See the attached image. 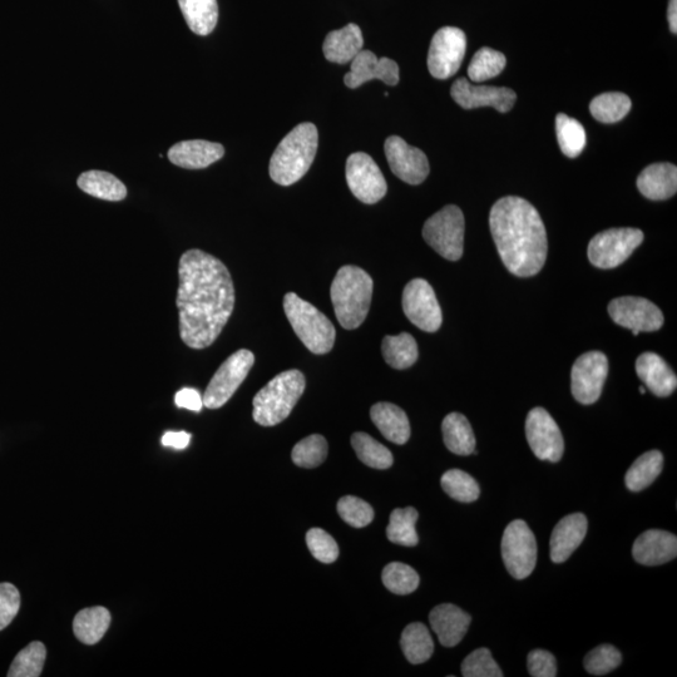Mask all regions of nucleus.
Wrapping results in <instances>:
<instances>
[{
    "label": "nucleus",
    "mask_w": 677,
    "mask_h": 677,
    "mask_svg": "<svg viewBox=\"0 0 677 677\" xmlns=\"http://www.w3.org/2000/svg\"><path fill=\"white\" fill-rule=\"evenodd\" d=\"M177 309L180 336L191 349L211 347L235 308V286L229 269L207 252L192 249L181 256Z\"/></svg>",
    "instance_id": "f257e3e1"
},
{
    "label": "nucleus",
    "mask_w": 677,
    "mask_h": 677,
    "mask_svg": "<svg viewBox=\"0 0 677 677\" xmlns=\"http://www.w3.org/2000/svg\"><path fill=\"white\" fill-rule=\"evenodd\" d=\"M489 226L504 266L520 278L535 276L545 266L548 241L540 212L521 197L507 196L493 205Z\"/></svg>",
    "instance_id": "f03ea898"
},
{
    "label": "nucleus",
    "mask_w": 677,
    "mask_h": 677,
    "mask_svg": "<svg viewBox=\"0 0 677 677\" xmlns=\"http://www.w3.org/2000/svg\"><path fill=\"white\" fill-rule=\"evenodd\" d=\"M319 133L313 123H300L284 137L270 160V176L280 186H291L310 170L318 151Z\"/></svg>",
    "instance_id": "7ed1b4c3"
},
{
    "label": "nucleus",
    "mask_w": 677,
    "mask_h": 677,
    "mask_svg": "<svg viewBox=\"0 0 677 677\" xmlns=\"http://www.w3.org/2000/svg\"><path fill=\"white\" fill-rule=\"evenodd\" d=\"M373 288V279L358 266H343L336 273L330 296L336 319L344 329H358L367 319Z\"/></svg>",
    "instance_id": "20e7f679"
},
{
    "label": "nucleus",
    "mask_w": 677,
    "mask_h": 677,
    "mask_svg": "<svg viewBox=\"0 0 677 677\" xmlns=\"http://www.w3.org/2000/svg\"><path fill=\"white\" fill-rule=\"evenodd\" d=\"M306 380L299 370H286L265 385L255 395L252 417L263 427L278 426L289 417L301 395L304 394Z\"/></svg>",
    "instance_id": "39448f33"
},
{
    "label": "nucleus",
    "mask_w": 677,
    "mask_h": 677,
    "mask_svg": "<svg viewBox=\"0 0 677 677\" xmlns=\"http://www.w3.org/2000/svg\"><path fill=\"white\" fill-rule=\"evenodd\" d=\"M284 311L295 334L311 353L323 355L331 352L336 330L321 311L294 293L285 295Z\"/></svg>",
    "instance_id": "423d86ee"
},
{
    "label": "nucleus",
    "mask_w": 677,
    "mask_h": 677,
    "mask_svg": "<svg viewBox=\"0 0 677 677\" xmlns=\"http://www.w3.org/2000/svg\"><path fill=\"white\" fill-rule=\"evenodd\" d=\"M423 237L442 258L458 261L463 255L464 215L458 206L448 205L426 221Z\"/></svg>",
    "instance_id": "0eeeda50"
},
{
    "label": "nucleus",
    "mask_w": 677,
    "mask_h": 677,
    "mask_svg": "<svg viewBox=\"0 0 677 677\" xmlns=\"http://www.w3.org/2000/svg\"><path fill=\"white\" fill-rule=\"evenodd\" d=\"M644 241V232L632 227L600 232L588 245V259L599 269H615L630 258Z\"/></svg>",
    "instance_id": "6e6552de"
},
{
    "label": "nucleus",
    "mask_w": 677,
    "mask_h": 677,
    "mask_svg": "<svg viewBox=\"0 0 677 677\" xmlns=\"http://www.w3.org/2000/svg\"><path fill=\"white\" fill-rule=\"evenodd\" d=\"M501 550L504 565L516 580H525L535 570L536 537L525 521L516 520L507 526L502 537Z\"/></svg>",
    "instance_id": "1a4fd4ad"
},
{
    "label": "nucleus",
    "mask_w": 677,
    "mask_h": 677,
    "mask_svg": "<svg viewBox=\"0 0 677 677\" xmlns=\"http://www.w3.org/2000/svg\"><path fill=\"white\" fill-rule=\"evenodd\" d=\"M254 364L255 355L250 350L241 349L230 355L207 385L204 397H202L204 407L209 409L224 407L244 383Z\"/></svg>",
    "instance_id": "9d476101"
},
{
    "label": "nucleus",
    "mask_w": 677,
    "mask_h": 677,
    "mask_svg": "<svg viewBox=\"0 0 677 677\" xmlns=\"http://www.w3.org/2000/svg\"><path fill=\"white\" fill-rule=\"evenodd\" d=\"M467 37L462 29L444 27L434 34L428 53V69L437 79L454 76L462 66Z\"/></svg>",
    "instance_id": "9b49d317"
},
{
    "label": "nucleus",
    "mask_w": 677,
    "mask_h": 677,
    "mask_svg": "<svg viewBox=\"0 0 677 677\" xmlns=\"http://www.w3.org/2000/svg\"><path fill=\"white\" fill-rule=\"evenodd\" d=\"M403 310L410 323L427 333H436L443 323L441 305L431 284L414 279L403 291Z\"/></svg>",
    "instance_id": "f8f14e48"
},
{
    "label": "nucleus",
    "mask_w": 677,
    "mask_h": 677,
    "mask_svg": "<svg viewBox=\"0 0 677 677\" xmlns=\"http://www.w3.org/2000/svg\"><path fill=\"white\" fill-rule=\"evenodd\" d=\"M609 375V360L604 353L588 352L573 364L571 372L572 395L578 403L590 405L600 399Z\"/></svg>",
    "instance_id": "ddd939ff"
},
{
    "label": "nucleus",
    "mask_w": 677,
    "mask_h": 677,
    "mask_svg": "<svg viewBox=\"0 0 677 677\" xmlns=\"http://www.w3.org/2000/svg\"><path fill=\"white\" fill-rule=\"evenodd\" d=\"M347 182L350 191L363 204L374 205L387 195L388 185L372 156L364 152L350 155L347 160Z\"/></svg>",
    "instance_id": "4468645a"
},
{
    "label": "nucleus",
    "mask_w": 677,
    "mask_h": 677,
    "mask_svg": "<svg viewBox=\"0 0 677 677\" xmlns=\"http://www.w3.org/2000/svg\"><path fill=\"white\" fill-rule=\"evenodd\" d=\"M528 444L541 461L556 463L565 452V442L555 419L543 408L532 409L526 419Z\"/></svg>",
    "instance_id": "2eb2a0df"
},
{
    "label": "nucleus",
    "mask_w": 677,
    "mask_h": 677,
    "mask_svg": "<svg viewBox=\"0 0 677 677\" xmlns=\"http://www.w3.org/2000/svg\"><path fill=\"white\" fill-rule=\"evenodd\" d=\"M611 319L622 328L630 329L635 336L662 328L664 315L654 303L636 296L612 300L609 305Z\"/></svg>",
    "instance_id": "dca6fc26"
},
{
    "label": "nucleus",
    "mask_w": 677,
    "mask_h": 677,
    "mask_svg": "<svg viewBox=\"0 0 677 677\" xmlns=\"http://www.w3.org/2000/svg\"><path fill=\"white\" fill-rule=\"evenodd\" d=\"M385 156L393 174L409 185H420L426 181L431 167L422 150L408 145L399 136H390L384 145Z\"/></svg>",
    "instance_id": "f3484780"
},
{
    "label": "nucleus",
    "mask_w": 677,
    "mask_h": 677,
    "mask_svg": "<svg viewBox=\"0 0 677 677\" xmlns=\"http://www.w3.org/2000/svg\"><path fill=\"white\" fill-rule=\"evenodd\" d=\"M451 95L464 110L492 107L501 113L510 112L515 106L517 95L507 87L474 86L467 78L453 83Z\"/></svg>",
    "instance_id": "a211bd4d"
},
{
    "label": "nucleus",
    "mask_w": 677,
    "mask_h": 677,
    "mask_svg": "<svg viewBox=\"0 0 677 677\" xmlns=\"http://www.w3.org/2000/svg\"><path fill=\"white\" fill-rule=\"evenodd\" d=\"M350 72L345 74V86L358 88L365 82L379 79L388 86H397L399 83V66L393 59L378 58L373 52L362 51L353 59Z\"/></svg>",
    "instance_id": "6ab92c4d"
},
{
    "label": "nucleus",
    "mask_w": 677,
    "mask_h": 677,
    "mask_svg": "<svg viewBox=\"0 0 677 677\" xmlns=\"http://www.w3.org/2000/svg\"><path fill=\"white\" fill-rule=\"evenodd\" d=\"M632 556L644 566L664 565L677 556V538L667 531H646L637 538Z\"/></svg>",
    "instance_id": "aec40b11"
},
{
    "label": "nucleus",
    "mask_w": 677,
    "mask_h": 677,
    "mask_svg": "<svg viewBox=\"0 0 677 677\" xmlns=\"http://www.w3.org/2000/svg\"><path fill=\"white\" fill-rule=\"evenodd\" d=\"M587 528V518L582 513H573V515L562 518L557 523L551 536L550 556L552 562H566L585 540Z\"/></svg>",
    "instance_id": "412c9836"
},
{
    "label": "nucleus",
    "mask_w": 677,
    "mask_h": 677,
    "mask_svg": "<svg viewBox=\"0 0 677 677\" xmlns=\"http://www.w3.org/2000/svg\"><path fill=\"white\" fill-rule=\"evenodd\" d=\"M225 155L224 146L204 140L176 143L168 151V160L187 170H201L212 165Z\"/></svg>",
    "instance_id": "4be33fe9"
},
{
    "label": "nucleus",
    "mask_w": 677,
    "mask_h": 677,
    "mask_svg": "<svg viewBox=\"0 0 677 677\" xmlns=\"http://www.w3.org/2000/svg\"><path fill=\"white\" fill-rule=\"evenodd\" d=\"M429 622L444 647H454L466 636L472 617L456 605L443 604L429 615Z\"/></svg>",
    "instance_id": "5701e85b"
},
{
    "label": "nucleus",
    "mask_w": 677,
    "mask_h": 677,
    "mask_svg": "<svg viewBox=\"0 0 677 677\" xmlns=\"http://www.w3.org/2000/svg\"><path fill=\"white\" fill-rule=\"evenodd\" d=\"M636 373L656 397H669L676 390V374L660 355L655 353L640 355L636 360Z\"/></svg>",
    "instance_id": "b1692460"
},
{
    "label": "nucleus",
    "mask_w": 677,
    "mask_h": 677,
    "mask_svg": "<svg viewBox=\"0 0 677 677\" xmlns=\"http://www.w3.org/2000/svg\"><path fill=\"white\" fill-rule=\"evenodd\" d=\"M637 189L646 199H670L677 191V168L672 163H654L647 166L637 179Z\"/></svg>",
    "instance_id": "393cba45"
},
{
    "label": "nucleus",
    "mask_w": 677,
    "mask_h": 677,
    "mask_svg": "<svg viewBox=\"0 0 677 677\" xmlns=\"http://www.w3.org/2000/svg\"><path fill=\"white\" fill-rule=\"evenodd\" d=\"M364 39L362 29L350 23L347 27L333 31L326 36L323 52L331 63L347 64L363 51Z\"/></svg>",
    "instance_id": "a878e982"
},
{
    "label": "nucleus",
    "mask_w": 677,
    "mask_h": 677,
    "mask_svg": "<svg viewBox=\"0 0 677 677\" xmlns=\"http://www.w3.org/2000/svg\"><path fill=\"white\" fill-rule=\"evenodd\" d=\"M375 427L389 442L405 444L410 438V424L407 414L403 409L392 403H378L370 409Z\"/></svg>",
    "instance_id": "bb28decb"
},
{
    "label": "nucleus",
    "mask_w": 677,
    "mask_h": 677,
    "mask_svg": "<svg viewBox=\"0 0 677 677\" xmlns=\"http://www.w3.org/2000/svg\"><path fill=\"white\" fill-rule=\"evenodd\" d=\"M77 185L86 194L106 201H122L127 197L125 184L105 171H87L78 177Z\"/></svg>",
    "instance_id": "cd10ccee"
},
{
    "label": "nucleus",
    "mask_w": 677,
    "mask_h": 677,
    "mask_svg": "<svg viewBox=\"0 0 677 677\" xmlns=\"http://www.w3.org/2000/svg\"><path fill=\"white\" fill-rule=\"evenodd\" d=\"M444 444L457 456H469L476 451V437L468 419L461 413H451L442 423Z\"/></svg>",
    "instance_id": "c85d7f7f"
},
{
    "label": "nucleus",
    "mask_w": 677,
    "mask_h": 677,
    "mask_svg": "<svg viewBox=\"0 0 677 677\" xmlns=\"http://www.w3.org/2000/svg\"><path fill=\"white\" fill-rule=\"evenodd\" d=\"M110 625V611L101 606L90 607V609L79 611L74 617L73 631L83 644L95 645L102 640Z\"/></svg>",
    "instance_id": "c756f323"
},
{
    "label": "nucleus",
    "mask_w": 677,
    "mask_h": 677,
    "mask_svg": "<svg viewBox=\"0 0 677 677\" xmlns=\"http://www.w3.org/2000/svg\"><path fill=\"white\" fill-rule=\"evenodd\" d=\"M187 26L197 36H209L219 21L217 0H179Z\"/></svg>",
    "instance_id": "7c9ffc66"
},
{
    "label": "nucleus",
    "mask_w": 677,
    "mask_h": 677,
    "mask_svg": "<svg viewBox=\"0 0 677 677\" xmlns=\"http://www.w3.org/2000/svg\"><path fill=\"white\" fill-rule=\"evenodd\" d=\"M400 646H402L404 656L413 665L424 664L431 659L434 652L431 632L420 622H414L405 627Z\"/></svg>",
    "instance_id": "2f4dec72"
},
{
    "label": "nucleus",
    "mask_w": 677,
    "mask_h": 677,
    "mask_svg": "<svg viewBox=\"0 0 677 677\" xmlns=\"http://www.w3.org/2000/svg\"><path fill=\"white\" fill-rule=\"evenodd\" d=\"M382 353L390 367L398 370L408 369L419 357L418 344L412 335L402 333L397 336H385Z\"/></svg>",
    "instance_id": "473e14b6"
},
{
    "label": "nucleus",
    "mask_w": 677,
    "mask_h": 677,
    "mask_svg": "<svg viewBox=\"0 0 677 677\" xmlns=\"http://www.w3.org/2000/svg\"><path fill=\"white\" fill-rule=\"evenodd\" d=\"M662 468H664V457L661 452L650 451L642 454L626 473V487L631 492L642 491L651 486L652 482L660 476Z\"/></svg>",
    "instance_id": "72a5a7b5"
},
{
    "label": "nucleus",
    "mask_w": 677,
    "mask_h": 677,
    "mask_svg": "<svg viewBox=\"0 0 677 677\" xmlns=\"http://www.w3.org/2000/svg\"><path fill=\"white\" fill-rule=\"evenodd\" d=\"M419 513L415 508H397L390 515L387 537L395 545L414 547L418 545L419 537L415 525Z\"/></svg>",
    "instance_id": "f704fd0d"
},
{
    "label": "nucleus",
    "mask_w": 677,
    "mask_h": 677,
    "mask_svg": "<svg viewBox=\"0 0 677 677\" xmlns=\"http://www.w3.org/2000/svg\"><path fill=\"white\" fill-rule=\"evenodd\" d=\"M352 446L365 466L374 469H388L393 466V454L382 443L369 434L358 432L352 436Z\"/></svg>",
    "instance_id": "c9c22d12"
},
{
    "label": "nucleus",
    "mask_w": 677,
    "mask_h": 677,
    "mask_svg": "<svg viewBox=\"0 0 677 677\" xmlns=\"http://www.w3.org/2000/svg\"><path fill=\"white\" fill-rule=\"evenodd\" d=\"M631 100L625 93H602L592 100L590 111L595 120L602 123H616L627 116L631 110Z\"/></svg>",
    "instance_id": "e433bc0d"
},
{
    "label": "nucleus",
    "mask_w": 677,
    "mask_h": 677,
    "mask_svg": "<svg viewBox=\"0 0 677 677\" xmlns=\"http://www.w3.org/2000/svg\"><path fill=\"white\" fill-rule=\"evenodd\" d=\"M556 133L560 148L567 157L576 158L586 146L585 128L575 118L560 113L556 117Z\"/></svg>",
    "instance_id": "4c0bfd02"
},
{
    "label": "nucleus",
    "mask_w": 677,
    "mask_h": 677,
    "mask_svg": "<svg viewBox=\"0 0 677 677\" xmlns=\"http://www.w3.org/2000/svg\"><path fill=\"white\" fill-rule=\"evenodd\" d=\"M507 59L504 54L492 48L483 47L474 54L468 67V76L472 82H484L499 76L506 67Z\"/></svg>",
    "instance_id": "58836bf2"
},
{
    "label": "nucleus",
    "mask_w": 677,
    "mask_h": 677,
    "mask_svg": "<svg viewBox=\"0 0 677 677\" xmlns=\"http://www.w3.org/2000/svg\"><path fill=\"white\" fill-rule=\"evenodd\" d=\"M47 650L42 642L34 641L23 649L12 662L9 677H38L46 662Z\"/></svg>",
    "instance_id": "ea45409f"
},
{
    "label": "nucleus",
    "mask_w": 677,
    "mask_h": 677,
    "mask_svg": "<svg viewBox=\"0 0 677 677\" xmlns=\"http://www.w3.org/2000/svg\"><path fill=\"white\" fill-rule=\"evenodd\" d=\"M442 488L449 497L462 503H472L477 501L481 488H479L476 479L469 476L461 469H451L443 474L441 479Z\"/></svg>",
    "instance_id": "a19ab883"
},
{
    "label": "nucleus",
    "mask_w": 677,
    "mask_h": 677,
    "mask_svg": "<svg viewBox=\"0 0 677 677\" xmlns=\"http://www.w3.org/2000/svg\"><path fill=\"white\" fill-rule=\"evenodd\" d=\"M384 586L395 595H409L417 590L420 578L414 568L402 562H392L382 573Z\"/></svg>",
    "instance_id": "79ce46f5"
},
{
    "label": "nucleus",
    "mask_w": 677,
    "mask_h": 677,
    "mask_svg": "<svg viewBox=\"0 0 677 677\" xmlns=\"http://www.w3.org/2000/svg\"><path fill=\"white\" fill-rule=\"evenodd\" d=\"M328 442L320 434L306 437L293 449L291 458L296 466L301 468H316L325 462L328 457Z\"/></svg>",
    "instance_id": "37998d69"
},
{
    "label": "nucleus",
    "mask_w": 677,
    "mask_h": 677,
    "mask_svg": "<svg viewBox=\"0 0 677 677\" xmlns=\"http://www.w3.org/2000/svg\"><path fill=\"white\" fill-rule=\"evenodd\" d=\"M339 516L354 528H363L374 520V510L369 503L354 496H345L338 502Z\"/></svg>",
    "instance_id": "c03bdc74"
},
{
    "label": "nucleus",
    "mask_w": 677,
    "mask_h": 677,
    "mask_svg": "<svg viewBox=\"0 0 677 677\" xmlns=\"http://www.w3.org/2000/svg\"><path fill=\"white\" fill-rule=\"evenodd\" d=\"M621 662V652L615 646L601 645L588 652L585 657V669L588 674L602 676L617 669Z\"/></svg>",
    "instance_id": "a18cd8bd"
},
{
    "label": "nucleus",
    "mask_w": 677,
    "mask_h": 677,
    "mask_svg": "<svg viewBox=\"0 0 677 677\" xmlns=\"http://www.w3.org/2000/svg\"><path fill=\"white\" fill-rule=\"evenodd\" d=\"M462 675L464 677H503V672L493 660L491 651L482 647V649L473 651L463 661Z\"/></svg>",
    "instance_id": "49530a36"
},
{
    "label": "nucleus",
    "mask_w": 677,
    "mask_h": 677,
    "mask_svg": "<svg viewBox=\"0 0 677 677\" xmlns=\"http://www.w3.org/2000/svg\"><path fill=\"white\" fill-rule=\"evenodd\" d=\"M306 545H308L311 555L321 563H333L338 560V543L321 528H311L306 533Z\"/></svg>",
    "instance_id": "de8ad7c7"
},
{
    "label": "nucleus",
    "mask_w": 677,
    "mask_h": 677,
    "mask_svg": "<svg viewBox=\"0 0 677 677\" xmlns=\"http://www.w3.org/2000/svg\"><path fill=\"white\" fill-rule=\"evenodd\" d=\"M21 609V594L12 583H0V631L11 625Z\"/></svg>",
    "instance_id": "09e8293b"
},
{
    "label": "nucleus",
    "mask_w": 677,
    "mask_h": 677,
    "mask_svg": "<svg viewBox=\"0 0 677 677\" xmlns=\"http://www.w3.org/2000/svg\"><path fill=\"white\" fill-rule=\"evenodd\" d=\"M528 671L533 677H555L557 664L555 656L545 650H535L528 655Z\"/></svg>",
    "instance_id": "8fccbe9b"
},
{
    "label": "nucleus",
    "mask_w": 677,
    "mask_h": 677,
    "mask_svg": "<svg viewBox=\"0 0 677 677\" xmlns=\"http://www.w3.org/2000/svg\"><path fill=\"white\" fill-rule=\"evenodd\" d=\"M175 403L177 407L189 409L192 412H201L202 407H204V400H202L199 390L194 388H184L177 392Z\"/></svg>",
    "instance_id": "3c124183"
},
{
    "label": "nucleus",
    "mask_w": 677,
    "mask_h": 677,
    "mask_svg": "<svg viewBox=\"0 0 677 677\" xmlns=\"http://www.w3.org/2000/svg\"><path fill=\"white\" fill-rule=\"evenodd\" d=\"M191 441V434L186 432H167L162 437V444L165 447L185 449L189 447Z\"/></svg>",
    "instance_id": "603ef678"
},
{
    "label": "nucleus",
    "mask_w": 677,
    "mask_h": 677,
    "mask_svg": "<svg viewBox=\"0 0 677 677\" xmlns=\"http://www.w3.org/2000/svg\"><path fill=\"white\" fill-rule=\"evenodd\" d=\"M667 19H669L670 31L677 33V0H670L669 11H667Z\"/></svg>",
    "instance_id": "864d4df0"
},
{
    "label": "nucleus",
    "mask_w": 677,
    "mask_h": 677,
    "mask_svg": "<svg viewBox=\"0 0 677 677\" xmlns=\"http://www.w3.org/2000/svg\"><path fill=\"white\" fill-rule=\"evenodd\" d=\"M640 393H641V394H645V393H646L645 388L640 387Z\"/></svg>",
    "instance_id": "5fc2aeb1"
}]
</instances>
